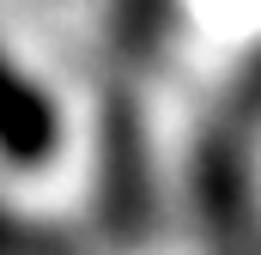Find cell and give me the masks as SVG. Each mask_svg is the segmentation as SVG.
Wrapping results in <instances>:
<instances>
[{"label":"cell","mask_w":261,"mask_h":255,"mask_svg":"<svg viewBox=\"0 0 261 255\" xmlns=\"http://www.w3.org/2000/svg\"><path fill=\"white\" fill-rule=\"evenodd\" d=\"M0 152L12 164H43L55 152V122H49L43 91L6 61H0Z\"/></svg>","instance_id":"1"}]
</instances>
